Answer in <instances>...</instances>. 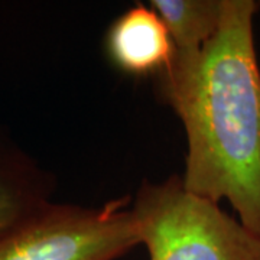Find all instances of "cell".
<instances>
[{
  "label": "cell",
  "instance_id": "obj_2",
  "mask_svg": "<svg viewBox=\"0 0 260 260\" xmlns=\"http://www.w3.org/2000/svg\"><path fill=\"white\" fill-rule=\"evenodd\" d=\"M150 260H260V237L239 218L186 189L181 177L143 182L132 201Z\"/></svg>",
  "mask_w": 260,
  "mask_h": 260
},
{
  "label": "cell",
  "instance_id": "obj_4",
  "mask_svg": "<svg viewBox=\"0 0 260 260\" xmlns=\"http://www.w3.org/2000/svg\"><path fill=\"white\" fill-rule=\"evenodd\" d=\"M104 47L112 64L132 77H158L175 55L172 39L158 13L140 3L110 25Z\"/></svg>",
  "mask_w": 260,
  "mask_h": 260
},
{
  "label": "cell",
  "instance_id": "obj_5",
  "mask_svg": "<svg viewBox=\"0 0 260 260\" xmlns=\"http://www.w3.org/2000/svg\"><path fill=\"white\" fill-rule=\"evenodd\" d=\"M55 179L0 127V239L52 204Z\"/></svg>",
  "mask_w": 260,
  "mask_h": 260
},
{
  "label": "cell",
  "instance_id": "obj_6",
  "mask_svg": "<svg viewBox=\"0 0 260 260\" xmlns=\"http://www.w3.org/2000/svg\"><path fill=\"white\" fill-rule=\"evenodd\" d=\"M149 6L164 22L175 51H195L220 26L223 0H152Z\"/></svg>",
  "mask_w": 260,
  "mask_h": 260
},
{
  "label": "cell",
  "instance_id": "obj_3",
  "mask_svg": "<svg viewBox=\"0 0 260 260\" xmlns=\"http://www.w3.org/2000/svg\"><path fill=\"white\" fill-rule=\"evenodd\" d=\"M136 246L130 197L93 208L52 203L0 239V260H117Z\"/></svg>",
  "mask_w": 260,
  "mask_h": 260
},
{
  "label": "cell",
  "instance_id": "obj_1",
  "mask_svg": "<svg viewBox=\"0 0 260 260\" xmlns=\"http://www.w3.org/2000/svg\"><path fill=\"white\" fill-rule=\"evenodd\" d=\"M251 0H223L220 26L200 49L175 51L156 77L186 138L181 181L214 204L229 201L260 237V68Z\"/></svg>",
  "mask_w": 260,
  "mask_h": 260
}]
</instances>
